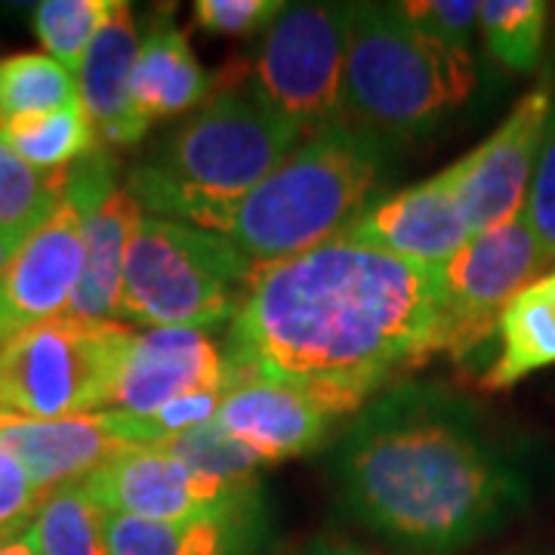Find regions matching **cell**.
<instances>
[{"mask_svg": "<svg viewBox=\"0 0 555 555\" xmlns=\"http://www.w3.org/2000/svg\"><path fill=\"white\" fill-rule=\"evenodd\" d=\"M550 7L540 0H481L478 38L509 72H534L543 56Z\"/></svg>", "mask_w": 555, "mask_h": 555, "instance_id": "cell-26", "label": "cell"}, {"mask_svg": "<svg viewBox=\"0 0 555 555\" xmlns=\"http://www.w3.org/2000/svg\"><path fill=\"white\" fill-rule=\"evenodd\" d=\"M299 555H374L371 550L358 546V543H343V540H321L312 543L309 550H302Z\"/></svg>", "mask_w": 555, "mask_h": 555, "instance_id": "cell-34", "label": "cell"}, {"mask_svg": "<svg viewBox=\"0 0 555 555\" xmlns=\"http://www.w3.org/2000/svg\"><path fill=\"white\" fill-rule=\"evenodd\" d=\"M553 266L525 214L469 238L438 269V352L454 361L485 346L503 309Z\"/></svg>", "mask_w": 555, "mask_h": 555, "instance_id": "cell-9", "label": "cell"}, {"mask_svg": "<svg viewBox=\"0 0 555 555\" xmlns=\"http://www.w3.org/2000/svg\"><path fill=\"white\" fill-rule=\"evenodd\" d=\"M0 555H38V550L25 537V528H13V531H0Z\"/></svg>", "mask_w": 555, "mask_h": 555, "instance_id": "cell-33", "label": "cell"}, {"mask_svg": "<svg viewBox=\"0 0 555 555\" xmlns=\"http://www.w3.org/2000/svg\"><path fill=\"white\" fill-rule=\"evenodd\" d=\"M349 22L352 3H287L262 31L250 93L306 133L346 118Z\"/></svg>", "mask_w": 555, "mask_h": 555, "instance_id": "cell-8", "label": "cell"}, {"mask_svg": "<svg viewBox=\"0 0 555 555\" xmlns=\"http://www.w3.org/2000/svg\"><path fill=\"white\" fill-rule=\"evenodd\" d=\"M302 133L250 90H222L130 173L127 192L145 217L217 232L225 210L250 195Z\"/></svg>", "mask_w": 555, "mask_h": 555, "instance_id": "cell-4", "label": "cell"}, {"mask_svg": "<svg viewBox=\"0 0 555 555\" xmlns=\"http://www.w3.org/2000/svg\"><path fill=\"white\" fill-rule=\"evenodd\" d=\"M108 555H259L266 540V503L259 491L219 509L177 521L102 513Z\"/></svg>", "mask_w": 555, "mask_h": 555, "instance_id": "cell-17", "label": "cell"}, {"mask_svg": "<svg viewBox=\"0 0 555 555\" xmlns=\"http://www.w3.org/2000/svg\"><path fill=\"white\" fill-rule=\"evenodd\" d=\"M540 287H543V294H546V299L553 302V309H555V272L540 278Z\"/></svg>", "mask_w": 555, "mask_h": 555, "instance_id": "cell-36", "label": "cell"}, {"mask_svg": "<svg viewBox=\"0 0 555 555\" xmlns=\"http://www.w3.org/2000/svg\"><path fill=\"white\" fill-rule=\"evenodd\" d=\"M339 238L416 266L441 269L473 238L460 201V164L454 160L436 177L371 201Z\"/></svg>", "mask_w": 555, "mask_h": 555, "instance_id": "cell-12", "label": "cell"}, {"mask_svg": "<svg viewBox=\"0 0 555 555\" xmlns=\"http://www.w3.org/2000/svg\"><path fill=\"white\" fill-rule=\"evenodd\" d=\"M65 177L35 170L0 137V235L31 238L65 201Z\"/></svg>", "mask_w": 555, "mask_h": 555, "instance_id": "cell-24", "label": "cell"}, {"mask_svg": "<svg viewBox=\"0 0 555 555\" xmlns=\"http://www.w3.org/2000/svg\"><path fill=\"white\" fill-rule=\"evenodd\" d=\"M65 198L83 217V275L65 315L80 321H118L124 259L145 214L127 185L115 182V160L105 145L68 167Z\"/></svg>", "mask_w": 555, "mask_h": 555, "instance_id": "cell-10", "label": "cell"}, {"mask_svg": "<svg viewBox=\"0 0 555 555\" xmlns=\"http://www.w3.org/2000/svg\"><path fill=\"white\" fill-rule=\"evenodd\" d=\"M0 414H3V411H0Z\"/></svg>", "mask_w": 555, "mask_h": 555, "instance_id": "cell-38", "label": "cell"}, {"mask_svg": "<svg viewBox=\"0 0 555 555\" xmlns=\"http://www.w3.org/2000/svg\"><path fill=\"white\" fill-rule=\"evenodd\" d=\"M281 0H198L195 22L207 35L222 38H250L262 35L284 13Z\"/></svg>", "mask_w": 555, "mask_h": 555, "instance_id": "cell-30", "label": "cell"}, {"mask_svg": "<svg viewBox=\"0 0 555 555\" xmlns=\"http://www.w3.org/2000/svg\"><path fill=\"white\" fill-rule=\"evenodd\" d=\"M553 102L550 80L528 90L491 137L456 158L460 201L473 238L525 214Z\"/></svg>", "mask_w": 555, "mask_h": 555, "instance_id": "cell-11", "label": "cell"}, {"mask_svg": "<svg viewBox=\"0 0 555 555\" xmlns=\"http://www.w3.org/2000/svg\"><path fill=\"white\" fill-rule=\"evenodd\" d=\"M78 102V75L53 56L16 53L0 60V112L7 120L60 112Z\"/></svg>", "mask_w": 555, "mask_h": 555, "instance_id": "cell-25", "label": "cell"}, {"mask_svg": "<svg viewBox=\"0 0 555 555\" xmlns=\"http://www.w3.org/2000/svg\"><path fill=\"white\" fill-rule=\"evenodd\" d=\"M43 491L22 469V463L10 451L0 448V531L25 528L38 513Z\"/></svg>", "mask_w": 555, "mask_h": 555, "instance_id": "cell-32", "label": "cell"}, {"mask_svg": "<svg viewBox=\"0 0 555 555\" xmlns=\"http://www.w3.org/2000/svg\"><path fill=\"white\" fill-rule=\"evenodd\" d=\"M331 476L349 516L416 553L476 546L528 503L516 454L466 398L433 383L371 398L334 444Z\"/></svg>", "mask_w": 555, "mask_h": 555, "instance_id": "cell-2", "label": "cell"}, {"mask_svg": "<svg viewBox=\"0 0 555 555\" xmlns=\"http://www.w3.org/2000/svg\"><path fill=\"white\" fill-rule=\"evenodd\" d=\"M25 537L38 555H108L102 509L80 481L47 491Z\"/></svg>", "mask_w": 555, "mask_h": 555, "instance_id": "cell-23", "label": "cell"}, {"mask_svg": "<svg viewBox=\"0 0 555 555\" xmlns=\"http://www.w3.org/2000/svg\"><path fill=\"white\" fill-rule=\"evenodd\" d=\"M0 448L20 460L43 494L68 481H83L102 463L127 451L105 411L62 420L0 414Z\"/></svg>", "mask_w": 555, "mask_h": 555, "instance_id": "cell-18", "label": "cell"}, {"mask_svg": "<svg viewBox=\"0 0 555 555\" xmlns=\"http://www.w3.org/2000/svg\"><path fill=\"white\" fill-rule=\"evenodd\" d=\"M217 426L241 448H247L259 463H278L318 451L337 416L318 408L291 386L269 379H244L219 398Z\"/></svg>", "mask_w": 555, "mask_h": 555, "instance_id": "cell-16", "label": "cell"}, {"mask_svg": "<svg viewBox=\"0 0 555 555\" xmlns=\"http://www.w3.org/2000/svg\"><path fill=\"white\" fill-rule=\"evenodd\" d=\"M259 262L217 232L142 217L124 259L118 318L142 327H214L232 321Z\"/></svg>", "mask_w": 555, "mask_h": 555, "instance_id": "cell-6", "label": "cell"}, {"mask_svg": "<svg viewBox=\"0 0 555 555\" xmlns=\"http://www.w3.org/2000/svg\"><path fill=\"white\" fill-rule=\"evenodd\" d=\"M83 275V217L65 198L0 275V346L68 312Z\"/></svg>", "mask_w": 555, "mask_h": 555, "instance_id": "cell-14", "label": "cell"}, {"mask_svg": "<svg viewBox=\"0 0 555 555\" xmlns=\"http://www.w3.org/2000/svg\"><path fill=\"white\" fill-rule=\"evenodd\" d=\"M389 158L392 139L346 118L324 124L225 210L217 235L259 266L302 257L339 238L367 207Z\"/></svg>", "mask_w": 555, "mask_h": 555, "instance_id": "cell-3", "label": "cell"}, {"mask_svg": "<svg viewBox=\"0 0 555 555\" xmlns=\"http://www.w3.org/2000/svg\"><path fill=\"white\" fill-rule=\"evenodd\" d=\"M476 90L473 53L429 38L398 3H352L343 112L379 137H420Z\"/></svg>", "mask_w": 555, "mask_h": 555, "instance_id": "cell-5", "label": "cell"}, {"mask_svg": "<svg viewBox=\"0 0 555 555\" xmlns=\"http://www.w3.org/2000/svg\"><path fill=\"white\" fill-rule=\"evenodd\" d=\"M222 349L238 383L269 379L337 420L358 414L438 352V269L346 238L259 266Z\"/></svg>", "mask_w": 555, "mask_h": 555, "instance_id": "cell-1", "label": "cell"}, {"mask_svg": "<svg viewBox=\"0 0 555 555\" xmlns=\"http://www.w3.org/2000/svg\"><path fill=\"white\" fill-rule=\"evenodd\" d=\"M398 10L404 20L414 22L423 35L473 53V40L478 31L476 0H408V3H398Z\"/></svg>", "mask_w": 555, "mask_h": 555, "instance_id": "cell-29", "label": "cell"}, {"mask_svg": "<svg viewBox=\"0 0 555 555\" xmlns=\"http://www.w3.org/2000/svg\"><path fill=\"white\" fill-rule=\"evenodd\" d=\"M210 93V75L189 47V38L177 28L170 13H160L139 40L133 65V112L152 130L155 124L182 118L201 108Z\"/></svg>", "mask_w": 555, "mask_h": 555, "instance_id": "cell-20", "label": "cell"}, {"mask_svg": "<svg viewBox=\"0 0 555 555\" xmlns=\"http://www.w3.org/2000/svg\"><path fill=\"white\" fill-rule=\"evenodd\" d=\"M238 386L225 349L201 327L133 331L120 356L112 408L124 414H152L164 404L201 392H229Z\"/></svg>", "mask_w": 555, "mask_h": 555, "instance_id": "cell-13", "label": "cell"}, {"mask_svg": "<svg viewBox=\"0 0 555 555\" xmlns=\"http://www.w3.org/2000/svg\"><path fill=\"white\" fill-rule=\"evenodd\" d=\"M102 513L142 518V521H177L219 509L238 496L259 491H232L195 476L185 463L164 448H127L96 473L80 481Z\"/></svg>", "mask_w": 555, "mask_h": 555, "instance_id": "cell-15", "label": "cell"}, {"mask_svg": "<svg viewBox=\"0 0 555 555\" xmlns=\"http://www.w3.org/2000/svg\"><path fill=\"white\" fill-rule=\"evenodd\" d=\"M525 219L534 229L537 241L546 250L550 262H555V102L550 124H546L543 149H540V158H537L531 192H528V201H525Z\"/></svg>", "mask_w": 555, "mask_h": 555, "instance_id": "cell-31", "label": "cell"}, {"mask_svg": "<svg viewBox=\"0 0 555 555\" xmlns=\"http://www.w3.org/2000/svg\"><path fill=\"white\" fill-rule=\"evenodd\" d=\"M160 448L177 456L179 463H185L195 476L207 478L214 485L232 488V491L257 488L254 473H257L259 460L247 448H241L235 438L225 436L217 426V420H210Z\"/></svg>", "mask_w": 555, "mask_h": 555, "instance_id": "cell-28", "label": "cell"}, {"mask_svg": "<svg viewBox=\"0 0 555 555\" xmlns=\"http://www.w3.org/2000/svg\"><path fill=\"white\" fill-rule=\"evenodd\" d=\"M0 137L25 164L43 173H65L102 145L80 102L47 115L10 118Z\"/></svg>", "mask_w": 555, "mask_h": 555, "instance_id": "cell-22", "label": "cell"}, {"mask_svg": "<svg viewBox=\"0 0 555 555\" xmlns=\"http://www.w3.org/2000/svg\"><path fill=\"white\" fill-rule=\"evenodd\" d=\"M500 356L491 364L485 386L509 389L525 377L555 364V309L540 281L525 287L500 315L496 324Z\"/></svg>", "mask_w": 555, "mask_h": 555, "instance_id": "cell-21", "label": "cell"}, {"mask_svg": "<svg viewBox=\"0 0 555 555\" xmlns=\"http://www.w3.org/2000/svg\"><path fill=\"white\" fill-rule=\"evenodd\" d=\"M112 10L115 0H43L31 13V25L43 53L78 75L80 62Z\"/></svg>", "mask_w": 555, "mask_h": 555, "instance_id": "cell-27", "label": "cell"}, {"mask_svg": "<svg viewBox=\"0 0 555 555\" xmlns=\"http://www.w3.org/2000/svg\"><path fill=\"white\" fill-rule=\"evenodd\" d=\"M3 124H7V118H3V112H0V133H3Z\"/></svg>", "mask_w": 555, "mask_h": 555, "instance_id": "cell-37", "label": "cell"}, {"mask_svg": "<svg viewBox=\"0 0 555 555\" xmlns=\"http://www.w3.org/2000/svg\"><path fill=\"white\" fill-rule=\"evenodd\" d=\"M130 327L118 321L62 315L0 346V411L28 420L100 414L112 389Z\"/></svg>", "mask_w": 555, "mask_h": 555, "instance_id": "cell-7", "label": "cell"}, {"mask_svg": "<svg viewBox=\"0 0 555 555\" xmlns=\"http://www.w3.org/2000/svg\"><path fill=\"white\" fill-rule=\"evenodd\" d=\"M139 53V28L133 7L115 0L112 16L93 38L78 68V93L87 118L102 145H137L149 127L133 112V65Z\"/></svg>", "mask_w": 555, "mask_h": 555, "instance_id": "cell-19", "label": "cell"}, {"mask_svg": "<svg viewBox=\"0 0 555 555\" xmlns=\"http://www.w3.org/2000/svg\"><path fill=\"white\" fill-rule=\"evenodd\" d=\"M22 247V241L10 238V235H0V275H3V269L10 266V259L16 257V250Z\"/></svg>", "mask_w": 555, "mask_h": 555, "instance_id": "cell-35", "label": "cell"}]
</instances>
